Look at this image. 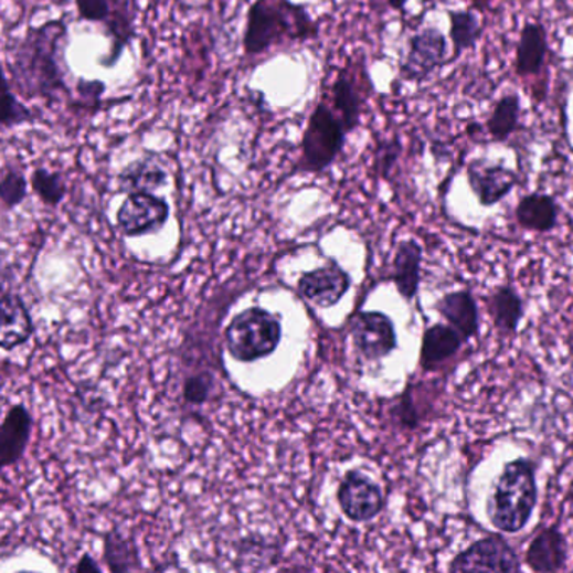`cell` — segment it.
Here are the masks:
<instances>
[{
	"mask_svg": "<svg viewBox=\"0 0 573 573\" xmlns=\"http://www.w3.org/2000/svg\"><path fill=\"white\" fill-rule=\"evenodd\" d=\"M70 32L63 21H47L25 32L12 51L8 78L12 88L24 99L57 102L71 98L64 51Z\"/></svg>",
	"mask_w": 573,
	"mask_h": 573,
	"instance_id": "1",
	"label": "cell"
},
{
	"mask_svg": "<svg viewBox=\"0 0 573 573\" xmlns=\"http://www.w3.org/2000/svg\"><path fill=\"white\" fill-rule=\"evenodd\" d=\"M320 34L310 12L291 0H254L247 11L243 47L246 56H263L279 47L317 40Z\"/></svg>",
	"mask_w": 573,
	"mask_h": 573,
	"instance_id": "2",
	"label": "cell"
},
{
	"mask_svg": "<svg viewBox=\"0 0 573 573\" xmlns=\"http://www.w3.org/2000/svg\"><path fill=\"white\" fill-rule=\"evenodd\" d=\"M539 501L537 468L527 457L505 465L488 500V518L501 533H518L527 527Z\"/></svg>",
	"mask_w": 573,
	"mask_h": 573,
	"instance_id": "3",
	"label": "cell"
},
{
	"mask_svg": "<svg viewBox=\"0 0 573 573\" xmlns=\"http://www.w3.org/2000/svg\"><path fill=\"white\" fill-rule=\"evenodd\" d=\"M347 135L349 130L327 96H323L311 112L307 128L303 131L301 157L295 172L321 173L330 169L346 147Z\"/></svg>",
	"mask_w": 573,
	"mask_h": 573,
	"instance_id": "4",
	"label": "cell"
},
{
	"mask_svg": "<svg viewBox=\"0 0 573 573\" xmlns=\"http://www.w3.org/2000/svg\"><path fill=\"white\" fill-rule=\"evenodd\" d=\"M282 321L263 308L236 315L224 331L225 347L237 362L251 363L275 353L282 341Z\"/></svg>",
	"mask_w": 573,
	"mask_h": 573,
	"instance_id": "5",
	"label": "cell"
},
{
	"mask_svg": "<svg viewBox=\"0 0 573 573\" xmlns=\"http://www.w3.org/2000/svg\"><path fill=\"white\" fill-rule=\"evenodd\" d=\"M372 92V79H370L363 61H349L346 67L338 71L327 99L338 113V117L341 118L349 134L359 128L363 106Z\"/></svg>",
	"mask_w": 573,
	"mask_h": 573,
	"instance_id": "6",
	"label": "cell"
},
{
	"mask_svg": "<svg viewBox=\"0 0 573 573\" xmlns=\"http://www.w3.org/2000/svg\"><path fill=\"white\" fill-rule=\"evenodd\" d=\"M450 572H520L521 563L513 547L501 537L491 534L473 543L454 556Z\"/></svg>",
	"mask_w": 573,
	"mask_h": 573,
	"instance_id": "7",
	"label": "cell"
},
{
	"mask_svg": "<svg viewBox=\"0 0 573 573\" xmlns=\"http://www.w3.org/2000/svg\"><path fill=\"white\" fill-rule=\"evenodd\" d=\"M447 61L446 35L437 28L423 29L408 40L407 54L401 63V78L418 85Z\"/></svg>",
	"mask_w": 573,
	"mask_h": 573,
	"instance_id": "8",
	"label": "cell"
},
{
	"mask_svg": "<svg viewBox=\"0 0 573 573\" xmlns=\"http://www.w3.org/2000/svg\"><path fill=\"white\" fill-rule=\"evenodd\" d=\"M170 208L166 199L151 192H135L125 199L117 212L118 227L128 237L157 233L167 224Z\"/></svg>",
	"mask_w": 573,
	"mask_h": 573,
	"instance_id": "9",
	"label": "cell"
},
{
	"mask_svg": "<svg viewBox=\"0 0 573 573\" xmlns=\"http://www.w3.org/2000/svg\"><path fill=\"white\" fill-rule=\"evenodd\" d=\"M338 505L349 520L362 523L379 517L384 510V492L363 473H347L338 486Z\"/></svg>",
	"mask_w": 573,
	"mask_h": 573,
	"instance_id": "10",
	"label": "cell"
},
{
	"mask_svg": "<svg viewBox=\"0 0 573 573\" xmlns=\"http://www.w3.org/2000/svg\"><path fill=\"white\" fill-rule=\"evenodd\" d=\"M352 338L360 356L367 360H382L397 349L394 321L380 311H362L352 325Z\"/></svg>",
	"mask_w": 573,
	"mask_h": 573,
	"instance_id": "11",
	"label": "cell"
},
{
	"mask_svg": "<svg viewBox=\"0 0 573 573\" xmlns=\"http://www.w3.org/2000/svg\"><path fill=\"white\" fill-rule=\"evenodd\" d=\"M466 176L482 208L500 204L518 185V173L514 170L508 169L503 163L488 162L486 159L471 160Z\"/></svg>",
	"mask_w": 573,
	"mask_h": 573,
	"instance_id": "12",
	"label": "cell"
},
{
	"mask_svg": "<svg viewBox=\"0 0 573 573\" xmlns=\"http://www.w3.org/2000/svg\"><path fill=\"white\" fill-rule=\"evenodd\" d=\"M352 279L340 264L330 261L314 272L303 273L298 289L308 301L318 308H331L347 295Z\"/></svg>",
	"mask_w": 573,
	"mask_h": 573,
	"instance_id": "13",
	"label": "cell"
},
{
	"mask_svg": "<svg viewBox=\"0 0 573 573\" xmlns=\"http://www.w3.org/2000/svg\"><path fill=\"white\" fill-rule=\"evenodd\" d=\"M550 54L549 34L540 22L528 21L521 28L514 57V73L530 78L542 73Z\"/></svg>",
	"mask_w": 573,
	"mask_h": 573,
	"instance_id": "14",
	"label": "cell"
},
{
	"mask_svg": "<svg viewBox=\"0 0 573 573\" xmlns=\"http://www.w3.org/2000/svg\"><path fill=\"white\" fill-rule=\"evenodd\" d=\"M569 559L566 540L559 527L543 528L528 547L524 562L533 572H560Z\"/></svg>",
	"mask_w": 573,
	"mask_h": 573,
	"instance_id": "15",
	"label": "cell"
},
{
	"mask_svg": "<svg viewBox=\"0 0 573 573\" xmlns=\"http://www.w3.org/2000/svg\"><path fill=\"white\" fill-rule=\"evenodd\" d=\"M31 431V412L22 404L12 405L0 427V465L8 468L21 461Z\"/></svg>",
	"mask_w": 573,
	"mask_h": 573,
	"instance_id": "16",
	"label": "cell"
},
{
	"mask_svg": "<svg viewBox=\"0 0 573 573\" xmlns=\"http://www.w3.org/2000/svg\"><path fill=\"white\" fill-rule=\"evenodd\" d=\"M437 314L461 335L463 340L469 341L479 331V310L475 296L466 289L447 293L437 301Z\"/></svg>",
	"mask_w": 573,
	"mask_h": 573,
	"instance_id": "17",
	"label": "cell"
},
{
	"mask_svg": "<svg viewBox=\"0 0 573 573\" xmlns=\"http://www.w3.org/2000/svg\"><path fill=\"white\" fill-rule=\"evenodd\" d=\"M466 341L449 323H436L424 331L421 347V367L426 372H434L457 356Z\"/></svg>",
	"mask_w": 573,
	"mask_h": 573,
	"instance_id": "18",
	"label": "cell"
},
{
	"mask_svg": "<svg viewBox=\"0 0 573 573\" xmlns=\"http://www.w3.org/2000/svg\"><path fill=\"white\" fill-rule=\"evenodd\" d=\"M560 209L555 198L542 192L524 195L514 209L518 224L533 233H550L559 224Z\"/></svg>",
	"mask_w": 573,
	"mask_h": 573,
	"instance_id": "19",
	"label": "cell"
},
{
	"mask_svg": "<svg viewBox=\"0 0 573 573\" xmlns=\"http://www.w3.org/2000/svg\"><path fill=\"white\" fill-rule=\"evenodd\" d=\"M423 247L415 240L402 241L395 251L394 264H392V279L402 298H415L421 285V264H423Z\"/></svg>",
	"mask_w": 573,
	"mask_h": 573,
	"instance_id": "20",
	"label": "cell"
},
{
	"mask_svg": "<svg viewBox=\"0 0 573 573\" xmlns=\"http://www.w3.org/2000/svg\"><path fill=\"white\" fill-rule=\"evenodd\" d=\"M34 333L31 315L24 301L12 293L2 296V328H0V346L4 350H14L29 340Z\"/></svg>",
	"mask_w": 573,
	"mask_h": 573,
	"instance_id": "21",
	"label": "cell"
},
{
	"mask_svg": "<svg viewBox=\"0 0 573 573\" xmlns=\"http://www.w3.org/2000/svg\"><path fill=\"white\" fill-rule=\"evenodd\" d=\"M488 311L496 330L503 335L517 331L524 314V303L517 289L511 286H498L488 299Z\"/></svg>",
	"mask_w": 573,
	"mask_h": 573,
	"instance_id": "22",
	"label": "cell"
},
{
	"mask_svg": "<svg viewBox=\"0 0 573 573\" xmlns=\"http://www.w3.org/2000/svg\"><path fill=\"white\" fill-rule=\"evenodd\" d=\"M121 192L135 194V192H153L167 183V172L157 160L151 157L130 163L124 172L118 176Z\"/></svg>",
	"mask_w": 573,
	"mask_h": 573,
	"instance_id": "23",
	"label": "cell"
},
{
	"mask_svg": "<svg viewBox=\"0 0 573 573\" xmlns=\"http://www.w3.org/2000/svg\"><path fill=\"white\" fill-rule=\"evenodd\" d=\"M521 124V98L517 93H507L492 106L491 115L486 120L485 128L489 140L505 141L517 134Z\"/></svg>",
	"mask_w": 573,
	"mask_h": 573,
	"instance_id": "24",
	"label": "cell"
},
{
	"mask_svg": "<svg viewBox=\"0 0 573 573\" xmlns=\"http://www.w3.org/2000/svg\"><path fill=\"white\" fill-rule=\"evenodd\" d=\"M447 15L450 24L449 38L453 43V57L449 63H453L465 51L475 50L476 44L481 40L482 25L475 9H456L447 12Z\"/></svg>",
	"mask_w": 573,
	"mask_h": 573,
	"instance_id": "25",
	"label": "cell"
},
{
	"mask_svg": "<svg viewBox=\"0 0 573 573\" xmlns=\"http://www.w3.org/2000/svg\"><path fill=\"white\" fill-rule=\"evenodd\" d=\"M105 562L112 572H131L140 569L137 549L117 530L106 534Z\"/></svg>",
	"mask_w": 573,
	"mask_h": 573,
	"instance_id": "26",
	"label": "cell"
},
{
	"mask_svg": "<svg viewBox=\"0 0 573 573\" xmlns=\"http://www.w3.org/2000/svg\"><path fill=\"white\" fill-rule=\"evenodd\" d=\"M31 185L35 195L50 208H57L66 195L67 187L64 177L60 172H53L44 167H38L32 172Z\"/></svg>",
	"mask_w": 573,
	"mask_h": 573,
	"instance_id": "27",
	"label": "cell"
},
{
	"mask_svg": "<svg viewBox=\"0 0 573 573\" xmlns=\"http://www.w3.org/2000/svg\"><path fill=\"white\" fill-rule=\"evenodd\" d=\"M4 88L6 103L4 115H2V130H11V128L19 127V125L34 124L40 118V115L19 99L18 93H15L11 82H9L8 74H4Z\"/></svg>",
	"mask_w": 573,
	"mask_h": 573,
	"instance_id": "28",
	"label": "cell"
},
{
	"mask_svg": "<svg viewBox=\"0 0 573 573\" xmlns=\"http://www.w3.org/2000/svg\"><path fill=\"white\" fill-rule=\"evenodd\" d=\"M0 198L6 209L18 208L28 198V180L18 167H4L0 180Z\"/></svg>",
	"mask_w": 573,
	"mask_h": 573,
	"instance_id": "29",
	"label": "cell"
},
{
	"mask_svg": "<svg viewBox=\"0 0 573 573\" xmlns=\"http://www.w3.org/2000/svg\"><path fill=\"white\" fill-rule=\"evenodd\" d=\"M105 83L99 79H78L71 95V108L96 109L102 105V96L105 95Z\"/></svg>",
	"mask_w": 573,
	"mask_h": 573,
	"instance_id": "30",
	"label": "cell"
},
{
	"mask_svg": "<svg viewBox=\"0 0 573 573\" xmlns=\"http://www.w3.org/2000/svg\"><path fill=\"white\" fill-rule=\"evenodd\" d=\"M214 391V376L211 373H198L189 376L183 385V397L190 404L201 405L209 401Z\"/></svg>",
	"mask_w": 573,
	"mask_h": 573,
	"instance_id": "31",
	"label": "cell"
},
{
	"mask_svg": "<svg viewBox=\"0 0 573 573\" xmlns=\"http://www.w3.org/2000/svg\"><path fill=\"white\" fill-rule=\"evenodd\" d=\"M115 8V0H76L79 19L105 25Z\"/></svg>",
	"mask_w": 573,
	"mask_h": 573,
	"instance_id": "32",
	"label": "cell"
},
{
	"mask_svg": "<svg viewBox=\"0 0 573 573\" xmlns=\"http://www.w3.org/2000/svg\"><path fill=\"white\" fill-rule=\"evenodd\" d=\"M414 399V389L407 388V391L399 397L397 405L392 411L397 417L399 424L407 427V429H415L421 424V414L415 408Z\"/></svg>",
	"mask_w": 573,
	"mask_h": 573,
	"instance_id": "33",
	"label": "cell"
},
{
	"mask_svg": "<svg viewBox=\"0 0 573 573\" xmlns=\"http://www.w3.org/2000/svg\"><path fill=\"white\" fill-rule=\"evenodd\" d=\"M99 570L102 569H99L98 563L89 555L83 556V559L76 563V566H74V572H99Z\"/></svg>",
	"mask_w": 573,
	"mask_h": 573,
	"instance_id": "34",
	"label": "cell"
},
{
	"mask_svg": "<svg viewBox=\"0 0 573 573\" xmlns=\"http://www.w3.org/2000/svg\"><path fill=\"white\" fill-rule=\"evenodd\" d=\"M491 4L492 0H471V9L478 12H488Z\"/></svg>",
	"mask_w": 573,
	"mask_h": 573,
	"instance_id": "35",
	"label": "cell"
},
{
	"mask_svg": "<svg viewBox=\"0 0 573 573\" xmlns=\"http://www.w3.org/2000/svg\"><path fill=\"white\" fill-rule=\"evenodd\" d=\"M389 6H391L394 11H404L405 6H407L408 0H388Z\"/></svg>",
	"mask_w": 573,
	"mask_h": 573,
	"instance_id": "36",
	"label": "cell"
}]
</instances>
